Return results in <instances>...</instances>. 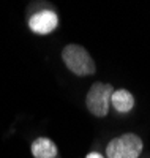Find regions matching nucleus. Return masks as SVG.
Wrapping results in <instances>:
<instances>
[{
    "label": "nucleus",
    "instance_id": "obj_1",
    "mask_svg": "<svg viewBox=\"0 0 150 158\" xmlns=\"http://www.w3.org/2000/svg\"><path fill=\"white\" fill-rule=\"evenodd\" d=\"M62 62L68 71L79 77L93 76L97 73V63L92 59L90 52L77 43H70L62 49Z\"/></svg>",
    "mask_w": 150,
    "mask_h": 158
},
{
    "label": "nucleus",
    "instance_id": "obj_2",
    "mask_svg": "<svg viewBox=\"0 0 150 158\" xmlns=\"http://www.w3.org/2000/svg\"><path fill=\"white\" fill-rule=\"evenodd\" d=\"M114 94V87L109 82H93L90 89L87 90L85 95V108L87 111L98 117L103 118L109 114L111 109V97Z\"/></svg>",
    "mask_w": 150,
    "mask_h": 158
},
{
    "label": "nucleus",
    "instance_id": "obj_3",
    "mask_svg": "<svg viewBox=\"0 0 150 158\" xmlns=\"http://www.w3.org/2000/svg\"><path fill=\"white\" fill-rule=\"evenodd\" d=\"M144 142L136 133H123L109 141L104 158H139Z\"/></svg>",
    "mask_w": 150,
    "mask_h": 158
},
{
    "label": "nucleus",
    "instance_id": "obj_4",
    "mask_svg": "<svg viewBox=\"0 0 150 158\" xmlns=\"http://www.w3.org/2000/svg\"><path fill=\"white\" fill-rule=\"evenodd\" d=\"M59 16L52 10H40L29 19V29L35 35H51L59 27Z\"/></svg>",
    "mask_w": 150,
    "mask_h": 158
},
{
    "label": "nucleus",
    "instance_id": "obj_5",
    "mask_svg": "<svg viewBox=\"0 0 150 158\" xmlns=\"http://www.w3.org/2000/svg\"><path fill=\"white\" fill-rule=\"evenodd\" d=\"M30 152H32L33 158H57L59 147L51 138L40 136L32 142Z\"/></svg>",
    "mask_w": 150,
    "mask_h": 158
},
{
    "label": "nucleus",
    "instance_id": "obj_6",
    "mask_svg": "<svg viewBox=\"0 0 150 158\" xmlns=\"http://www.w3.org/2000/svg\"><path fill=\"white\" fill-rule=\"evenodd\" d=\"M111 108L120 114H128L134 108V97L127 89H117L111 97Z\"/></svg>",
    "mask_w": 150,
    "mask_h": 158
},
{
    "label": "nucleus",
    "instance_id": "obj_7",
    "mask_svg": "<svg viewBox=\"0 0 150 158\" xmlns=\"http://www.w3.org/2000/svg\"><path fill=\"white\" fill-rule=\"evenodd\" d=\"M85 158H104V156L101 153H98V152H90V153L85 155Z\"/></svg>",
    "mask_w": 150,
    "mask_h": 158
}]
</instances>
